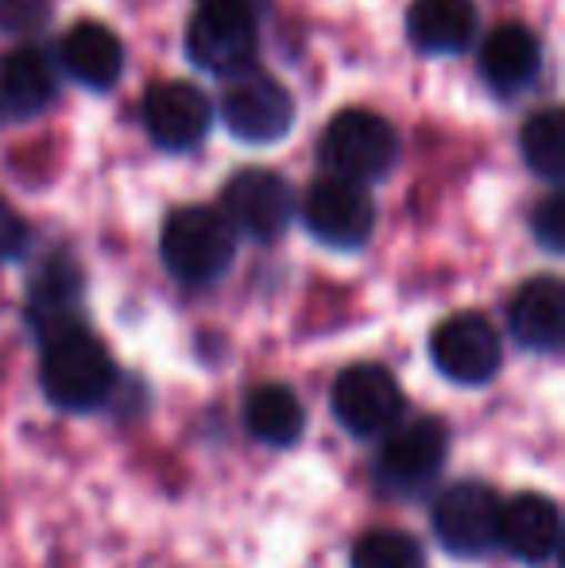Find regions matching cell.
<instances>
[{"label":"cell","instance_id":"d4e9b609","mask_svg":"<svg viewBox=\"0 0 565 568\" xmlns=\"http://www.w3.org/2000/svg\"><path fill=\"white\" fill-rule=\"evenodd\" d=\"M28 244H31L28 221H23L20 213H16L4 197H0V263L20 260V255L28 252Z\"/></svg>","mask_w":565,"mask_h":568},{"label":"cell","instance_id":"52a82bcc","mask_svg":"<svg viewBox=\"0 0 565 568\" xmlns=\"http://www.w3.org/2000/svg\"><path fill=\"white\" fill-rule=\"evenodd\" d=\"M403 387L384 364H353L333 383V414L353 437L387 434L403 418Z\"/></svg>","mask_w":565,"mask_h":568},{"label":"cell","instance_id":"3957f363","mask_svg":"<svg viewBox=\"0 0 565 568\" xmlns=\"http://www.w3.org/2000/svg\"><path fill=\"white\" fill-rule=\"evenodd\" d=\"M322 159L330 174L349 182H376L400 159V135L372 109H345L322 135Z\"/></svg>","mask_w":565,"mask_h":568},{"label":"cell","instance_id":"d6986e66","mask_svg":"<svg viewBox=\"0 0 565 568\" xmlns=\"http://www.w3.org/2000/svg\"><path fill=\"white\" fill-rule=\"evenodd\" d=\"M78 310H82V271L70 260H51L39 271L36 286H31V302H28L31 325L47 341L54 333L82 325L78 322Z\"/></svg>","mask_w":565,"mask_h":568},{"label":"cell","instance_id":"7402d4cb","mask_svg":"<svg viewBox=\"0 0 565 568\" xmlns=\"http://www.w3.org/2000/svg\"><path fill=\"white\" fill-rule=\"evenodd\" d=\"M353 568H426V549L418 546L415 534L380 526L356 538Z\"/></svg>","mask_w":565,"mask_h":568},{"label":"cell","instance_id":"4fadbf2b","mask_svg":"<svg viewBox=\"0 0 565 568\" xmlns=\"http://www.w3.org/2000/svg\"><path fill=\"white\" fill-rule=\"evenodd\" d=\"M496 541L523 565H546L558 554L562 541V515L551 495L523 491L515 499L500 503Z\"/></svg>","mask_w":565,"mask_h":568},{"label":"cell","instance_id":"8fae6325","mask_svg":"<svg viewBox=\"0 0 565 568\" xmlns=\"http://www.w3.org/2000/svg\"><path fill=\"white\" fill-rule=\"evenodd\" d=\"M210 98L190 82H155L143 98V124L155 148L190 151L210 132Z\"/></svg>","mask_w":565,"mask_h":568},{"label":"cell","instance_id":"e0dca14e","mask_svg":"<svg viewBox=\"0 0 565 568\" xmlns=\"http://www.w3.org/2000/svg\"><path fill=\"white\" fill-rule=\"evenodd\" d=\"M54 101V70L39 51L0 54V124H28Z\"/></svg>","mask_w":565,"mask_h":568},{"label":"cell","instance_id":"9c48e42d","mask_svg":"<svg viewBox=\"0 0 565 568\" xmlns=\"http://www.w3.org/2000/svg\"><path fill=\"white\" fill-rule=\"evenodd\" d=\"M221 120L241 143H280L294 128V98L275 78L241 70L221 98Z\"/></svg>","mask_w":565,"mask_h":568},{"label":"cell","instance_id":"ba28073f","mask_svg":"<svg viewBox=\"0 0 565 568\" xmlns=\"http://www.w3.org/2000/svg\"><path fill=\"white\" fill-rule=\"evenodd\" d=\"M500 499L488 484L461 479L434 503V538L453 557H481L496 546Z\"/></svg>","mask_w":565,"mask_h":568},{"label":"cell","instance_id":"44dd1931","mask_svg":"<svg viewBox=\"0 0 565 568\" xmlns=\"http://www.w3.org/2000/svg\"><path fill=\"white\" fill-rule=\"evenodd\" d=\"M519 151L527 159L531 174L546 182H558L565 179V116L562 109H543L523 124L519 132Z\"/></svg>","mask_w":565,"mask_h":568},{"label":"cell","instance_id":"ffe728a7","mask_svg":"<svg viewBox=\"0 0 565 568\" xmlns=\"http://www.w3.org/2000/svg\"><path fill=\"white\" fill-rule=\"evenodd\" d=\"M244 426L268 449H291L306 429V410L299 395L283 383H264L244 403Z\"/></svg>","mask_w":565,"mask_h":568},{"label":"cell","instance_id":"ac0fdd59","mask_svg":"<svg viewBox=\"0 0 565 568\" xmlns=\"http://www.w3.org/2000/svg\"><path fill=\"white\" fill-rule=\"evenodd\" d=\"M473 0H415L407 12V39L423 54H461L476 36Z\"/></svg>","mask_w":565,"mask_h":568},{"label":"cell","instance_id":"7a4b0ae2","mask_svg":"<svg viewBox=\"0 0 565 568\" xmlns=\"http://www.w3.org/2000/svg\"><path fill=\"white\" fill-rule=\"evenodd\" d=\"M159 255L179 283H218L233 267L236 229L225 221V213L205 210V205H186V210H174L167 217L163 236H159Z\"/></svg>","mask_w":565,"mask_h":568},{"label":"cell","instance_id":"5bb4252c","mask_svg":"<svg viewBox=\"0 0 565 568\" xmlns=\"http://www.w3.org/2000/svg\"><path fill=\"white\" fill-rule=\"evenodd\" d=\"M543 74V43L527 23H500L481 47V78L496 98H519Z\"/></svg>","mask_w":565,"mask_h":568},{"label":"cell","instance_id":"5b68a950","mask_svg":"<svg viewBox=\"0 0 565 568\" xmlns=\"http://www.w3.org/2000/svg\"><path fill=\"white\" fill-rule=\"evenodd\" d=\"M302 221H306L310 236L322 240L325 247L353 252V247L369 244L376 232V202L364 190V182L330 174L310 186L306 202H302Z\"/></svg>","mask_w":565,"mask_h":568},{"label":"cell","instance_id":"7c38bea8","mask_svg":"<svg viewBox=\"0 0 565 568\" xmlns=\"http://www.w3.org/2000/svg\"><path fill=\"white\" fill-rule=\"evenodd\" d=\"M450 460V429L442 418H415V422H395L387 434L384 449H380V471L387 484L400 487H423Z\"/></svg>","mask_w":565,"mask_h":568},{"label":"cell","instance_id":"cb8c5ba5","mask_svg":"<svg viewBox=\"0 0 565 568\" xmlns=\"http://www.w3.org/2000/svg\"><path fill=\"white\" fill-rule=\"evenodd\" d=\"M531 232H535V240L546 252H554V255L565 252V197L562 194H551L538 205L535 221H531Z\"/></svg>","mask_w":565,"mask_h":568},{"label":"cell","instance_id":"484cf974","mask_svg":"<svg viewBox=\"0 0 565 568\" xmlns=\"http://www.w3.org/2000/svg\"><path fill=\"white\" fill-rule=\"evenodd\" d=\"M198 4H218V8H233V12H249V16H264L272 0H198Z\"/></svg>","mask_w":565,"mask_h":568},{"label":"cell","instance_id":"6da1fadb","mask_svg":"<svg viewBox=\"0 0 565 568\" xmlns=\"http://www.w3.org/2000/svg\"><path fill=\"white\" fill-rule=\"evenodd\" d=\"M39 383L51 406L70 414H90L101 403H109L117 387L113 352L93 337L85 325L62 329L43 341V364H39Z\"/></svg>","mask_w":565,"mask_h":568},{"label":"cell","instance_id":"603a6c76","mask_svg":"<svg viewBox=\"0 0 565 568\" xmlns=\"http://www.w3.org/2000/svg\"><path fill=\"white\" fill-rule=\"evenodd\" d=\"M51 20V0H0V36H36Z\"/></svg>","mask_w":565,"mask_h":568},{"label":"cell","instance_id":"9a60e30c","mask_svg":"<svg viewBox=\"0 0 565 568\" xmlns=\"http://www.w3.org/2000/svg\"><path fill=\"white\" fill-rule=\"evenodd\" d=\"M507 322H512V337L523 348L554 356L565 341V286L554 275L523 283L512 298Z\"/></svg>","mask_w":565,"mask_h":568},{"label":"cell","instance_id":"30bf717a","mask_svg":"<svg viewBox=\"0 0 565 568\" xmlns=\"http://www.w3.org/2000/svg\"><path fill=\"white\" fill-rule=\"evenodd\" d=\"M221 205H225V221L233 229H241L244 236L260 240V244H272L280 240L286 225H291L294 213V194L275 171L264 166H249V171H236L233 179L221 190Z\"/></svg>","mask_w":565,"mask_h":568},{"label":"cell","instance_id":"277c9868","mask_svg":"<svg viewBox=\"0 0 565 568\" xmlns=\"http://www.w3.org/2000/svg\"><path fill=\"white\" fill-rule=\"evenodd\" d=\"M430 359L434 367L457 387H484L496 379L504 364V344H500L496 325L484 314H453L430 337Z\"/></svg>","mask_w":565,"mask_h":568},{"label":"cell","instance_id":"8992f818","mask_svg":"<svg viewBox=\"0 0 565 568\" xmlns=\"http://www.w3.org/2000/svg\"><path fill=\"white\" fill-rule=\"evenodd\" d=\"M260 51V20L233 8L198 4L186 28V59L205 74H241Z\"/></svg>","mask_w":565,"mask_h":568},{"label":"cell","instance_id":"2e32d148","mask_svg":"<svg viewBox=\"0 0 565 568\" xmlns=\"http://www.w3.org/2000/svg\"><path fill=\"white\" fill-rule=\"evenodd\" d=\"M62 70L85 90H113L124 74V43L113 28L98 20H82L62 36L59 43Z\"/></svg>","mask_w":565,"mask_h":568}]
</instances>
